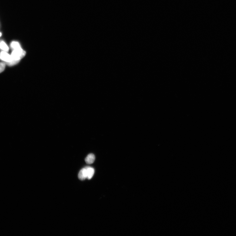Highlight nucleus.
Returning a JSON list of instances; mask_svg holds the SVG:
<instances>
[{"label":"nucleus","mask_w":236,"mask_h":236,"mask_svg":"<svg viewBox=\"0 0 236 236\" xmlns=\"http://www.w3.org/2000/svg\"><path fill=\"white\" fill-rule=\"evenodd\" d=\"M26 54L25 51L21 47L13 50L11 56L13 60L20 61L25 56Z\"/></svg>","instance_id":"1"},{"label":"nucleus","mask_w":236,"mask_h":236,"mask_svg":"<svg viewBox=\"0 0 236 236\" xmlns=\"http://www.w3.org/2000/svg\"><path fill=\"white\" fill-rule=\"evenodd\" d=\"M0 59L6 63H9L13 60L11 55H10L7 52L4 51L0 52Z\"/></svg>","instance_id":"2"},{"label":"nucleus","mask_w":236,"mask_h":236,"mask_svg":"<svg viewBox=\"0 0 236 236\" xmlns=\"http://www.w3.org/2000/svg\"><path fill=\"white\" fill-rule=\"evenodd\" d=\"M78 177L79 179L81 180H84L87 178V173L86 167L82 168L80 171L79 173Z\"/></svg>","instance_id":"3"},{"label":"nucleus","mask_w":236,"mask_h":236,"mask_svg":"<svg viewBox=\"0 0 236 236\" xmlns=\"http://www.w3.org/2000/svg\"><path fill=\"white\" fill-rule=\"evenodd\" d=\"M95 160V155L93 154H90L85 158V161L88 164H92Z\"/></svg>","instance_id":"4"},{"label":"nucleus","mask_w":236,"mask_h":236,"mask_svg":"<svg viewBox=\"0 0 236 236\" xmlns=\"http://www.w3.org/2000/svg\"><path fill=\"white\" fill-rule=\"evenodd\" d=\"M87 170V178L88 180H90L91 179L95 173V170L94 168L90 167H86Z\"/></svg>","instance_id":"5"},{"label":"nucleus","mask_w":236,"mask_h":236,"mask_svg":"<svg viewBox=\"0 0 236 236\" xmlns=\"http://www.w3.org/2000/svg\"><path fill=\"white\" fill-rule=\"evenodd\" d=\"M0 49L2 51L8 52L9 50V47L6 43L3 41H1L0 42Z\"/></svg>","instance_id":"6"},{"label":"nucleus","mask_w":236,"mask_h":236,"mask_svg":"<svg viewBox=\"0 0 236 236\" xmlns=\"http://www.w3.org/2000/svg\"><path fill=\"white\" fill-rule=\"evenodd\" d=\"M10 47L13 50L21 48L19 43L16 41H13L10 44Z\"/></svg>","instance_id":"7"},{"label":"nucleus","mask_w":236,"mask_h":236,"mask_svg":"<svg viewBox=\"0 0 236 236\" xmlns=\"http://www.w3.org/2000/svg\"><path fill=\"white\" fill-rule=\"evenodd\" d=\"M6 64L5 62H1L0 63V73L3 72L6 68Z\"/></svg>","instance_id":"8"},{"label":"nucleus","mask_w":236,"mask_h":236,"mask_svg":"<svg viewBox=\"0 0 236 236\" xmlns=\"http://www.w3.org/2000/svg\"><path fill=\"white\" fill-rule=\"evenodd\" d=\"M19 61L13 60L9 62V63H6V64L7 65L12 66L17 64L19 63Z\"/></svg>","instance_id":"9"},{"label":"nucleus","mask_w":236,"mask_h":236,"mask_svg":"<svg viewBox=\"0 0 236 236\" xmlns=\"http://www.w3.org/2000/svg\"><path fill=\"white\" fill-rule=\"evenodd\" d=\"M1 35H2V33H1V32H0V37H1Z\"/></svg>","instance_id":"10"}]
</instances>
